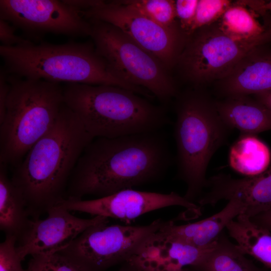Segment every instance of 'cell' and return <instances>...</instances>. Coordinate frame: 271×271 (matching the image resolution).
I'll list each match as a JSON object with an SVG mask.
<instances>
[{"instance_id":"obj_1","label":"cell","mask_w":271,"mask_h":271,"mask_svg":"<svg viewBox=\"0 0 271 271\" xmlns=\"http://www.w3.org/2000/svg\"><path fill=\"white\" fill-rule=\"evenodd\" d=\"M160 130L116 138H97L85 147L69 181L66 198L107 196L155 182L171 163Z\"/></svg>"},{"instance_id":"obj_2","label":"cell","mask_w":271,"mask_h":271,"mask_svg":"<svg viewBox=\"0 0 271 271\" xmlns=\"http://www.w3.org/2000/svg\"><path fill=\"white\" fill-rule=\"evenodd\" d=\"M93 139L64 103L53 126L15 166L11 178L32 219L40 218L65 199L75 165Z\"/></svg>"},{"instance_id":"obj_3","label":"cell","mask_w":271,"mask_h":271,"mask_svg":"<svg viewBox=\"0 0 271 271\" xmlns=\"http://www.w3.org/2000/svg\"><path fill=\"white\" fill-rule=\"evenodd\" d=\"M0 55L9 75L58 83L115 86L139 95L145 96L147 93L145 89L127 83L114 74L92 43L1 45Z\"/></svg>"},{"instance_id":"obj_4","label":"cell","mask_w":271,"mask_h":271,"mask_svg":"<svg viewBox=\"0 0 271 271\" xmlns=\"http://www.w3.org/2000/svg\"><path fill=\"white\" fill-rule=\"evenodd\" d=\"M63 95L94 139L160 130L169 122L162 107L118 86L67 83Z\"/></svg>"},{"instance_id":"obj_5","label":"cell","mask_w":271,"mask_h":271,"mask_svg":"<svg viewBox=\"0 0 271 271\" xmlns=\"http://www.w3.org/2000/svg\"><path fill=\"white\" fill-rule=\"evenodd\" d=\"M8 75L10 87L0 122V163L15 167L54 124L64 103L63 87Z\"/></svg>"},{"instance_id":"obj_6","label":"cell","mask_w":271,"mask_h":271,"mask_svg":"<svg viewBox=\"0 0 271 271\" xmlns=\"http://www.w3.org/2000/svg\"><path fill=\"white\" fill-rule=\"evenodd\" d=\"M176 112L177 177L187 186L184 197L195 203L205 188L209 162L225 144L231 129L220 117L216 103L197 91L179 96Z\"/></svg>"},{"instance_id":"obj_7","label":"cell","mask_w":271,"mask_h":271,"mask_svg":"<svg viewBox=\"0 0 271 271\" xmlns=\"http://www.w3.org/2000/svg\"><path fill=\"white\" fill-rule=\"evenodd\" d=\"M88 20L97 53L118 77L162 102L176 94L168 70L157 58L115 26L98 20Z\"/></svg>"},{"instance_id":"obj_8","label":"cell","mask_w":271,"mask_h":271,"mask_svg":"<svg viewBox=\"0 0 271 271\" xmlns=\"http://www.w3.org/2000/svg\"><path fill=\"white\" fill-rule=\"evenodd\" d=\"M270 42L271 27L256 37L239 39L213 24L187 38L176 65L194 83L223 79L245 57Z\"/></svg>"},{"instance_id":"obj_9","label":"cell","mask_w":271,"mask_h":271,"mask_svg":"<svg viewBox=\"0 0 271 271\" xmlns=\"http://www.w3.org/2000/svg\"><path fill=\"white\" fill-rule=\"evenodd\" d=\"M165 221L157 219L145 225H108L90 226L60 251L86 271H105L127 262Z\"/></svg>"},{"instance_id":"obj_10","label":"cell","mask_w":271,"mask_h":271,"mask_svg":"<svg viewBox=\"0 0 271 271\" xmlns=\"http://www.w3.org/2000/svg\"><path fill=\"white\" fill-rule=\"evenodd\" d=\"M86 19L110 24L157 58L169 70L174 66L187 37L179 30L165 28L120 1L80 11Z\"/></svg>"},{"instance_id":"obj_11","label":"cell","mask_w":271,"mask_h":271,"mask_svg":"<svg viewBox=\"0 0 271 271\" xmlns=\"http://www.w3.org/2000/svg\"><path fill=\"white\" fill-rule=\"evenodd\" d=\"M0 19L33 35L85 37L91 33L88 20L63 1L1 0Z\"/></svg>"},{"instance_id":"obj_12","label":"cell","mask_w":271,"mask_h":271,"mask_svg":"<svg viewBox=\"0 0 271 271\" xmlns=\"http://www.w3.org/2000/svg\"><path fill=\"white\" fill-rule=\"evenodd\" d=\"M57 205L69 211L128 221L146 213L172 206L184 207L199 214L200 207L177 193H161L127 189L91 200L65 198Z\"/></svg>"},{"instance_id":"obj_13","label":"cell","mask_w":271,"mask_h":271,"mask_svg":"<svg viewBox=\"0 0 271 271\" xmlns=\"http://www.w3.org/2000/svg\"><path fill=\"white\" fill-rule=\"evenodd\" d=\"M47 214L45 219H31L17 240V252L22 261L28 255L60 251L90 226L108 221V218L100 216L79 218L58 205Z\"/></svg>"},{"instance_id":"obj_14","label":"cell","mask_w":271,"mask_h":271,"mask_svg":"<svg viewBox=\"0 0 271 271\" xmlns=\"http://www.w3.org/2000/svg\"><path fill=\"white\" fill-rule=\"evenodd\" d=\"M205 188L207 192L197 201L200 206L236 200L244 206L242 214L250 218L271 207V163L264 172L253 177L235 179L224 174L212 176L207 179Z\"/></svg>"},{"instance_id":"obj_15","label":"cell","mask_w":271,"mask_h":271,"mask_svg":"<svg viewBox=\"0 0 271 271\" xmlns=\"http://www.w3.org/2000/svg\"><path fill=\"white\" fill-rule=\"evenodd\" d=\"M212 244L195 246L159 230L147 238L127 262L140 271H180L195 264Z\"/></svg>"},{"instance_id":"obj_16","label":"cell","mask_w":271,"mask_h":271,"mask_svg":"<svg viewBox=\"0 0 271 271\" xmlns=\"http://www.w3.org/2000/svg\"><path fill=\"white\" fill-rule=\"evenodd\" d=\"M244 206L236 200L228 201L218 213L192 223L176 225L172 221H165L160 229L168 236L199 247H206L215 242L227 225L242 214Z\"/></svg>"},{"instance_id":"obj_17","label":"cell","mask_w":271,"mask_h":271,"mask_svg":"<svg viewBox=\"0 0 271 271\" xmlns=\"http://www.w3.org/2000/svg\"><path fill=\"white\" fill-rule=\"evenodd\" d=\"M260 49L245 57L223 79V93L229 96L246 95L271 90V52Z\"/></svg>"},{"instance_id":"obj_18","label":"cell","mask_w":271,"mask_h":271,"mask_svg":"<svg viewBox=\"0 0 271 271\" xmlns=\"http://www.w3.org/2000/svg\"><path fill=\"white\" fill-rule=\"evenodd\" d=\"M246 96H229L216 103L222 120L230 128H236L243 134L254 135L271 130V113L256 99Z\"/></svg>"},{"instance_id":"obj_19","label":"cell","mask_w":271,"mask_h":271,"mask_svg":"<svg viewBox=\"0 0 271 271\" xmlns=\"http://www.w3.org/2000/svg\"><path fill=\"white\" fill-rule=\"evenodd\" d=\"M25 200L0 163V229L17 240L28 227L31 219Z\"/></svg>"},{"instance_id":"obj_20","label":"cell","mask_w":271,"mask_h":271,"mask_svg":"<svg viewBox=\"0 0 271 271\" xmlns=\"http://www.w3.org/2000/svg\"><path fill=\"white\" fill-rule=\"evenodd\" d=\"M189 267L196 271H268L249 259L223 232L206 253Z\"/></svg>"},{"instance_id":"obj_21","label":"cell","mask_w":271,"mask_h":271,"mask_svg":"<svg viewBox=\"0 0 271 271\" xmlns=\"http://www.w3.org/2000/svg\"><path fill=\"white\" fill-rule=\"evenodd\" d=\"M229 235L246 255L262 263L271 270V233L240 214L226 226Z\"/></svg>"},{"instance_id":"obj_22","label":"cell","mask_w":271,"mask_h":271,"mask_svg":"<svg viewBox=\"0 0 271 271\" xmlns=\"http://www.w3.org/2000/svg\"><path fill=\"white\" fill-rule=\"evenodd\" d=\"M228 162L237 173L253 177L268 168L271 152L268 146L254 135L243 134L230 147Z\"/></svg>"},{"instance_id":"obj_23","label":"cell","mask_w":271,"mask_h":271,"mask_svg":"<svg viewBox=\"0 0 271 271\" xmlns=\"http://www.w3.org/2000/svg\"><path fill=\"white\" fill-rule=\"evenodd\" d=\"M217 22L222 32L239 39L255 38L266 31L241 1L232 3Z\"/></svg>"},{"instance_id":"obj_24","label":"cell","mask_w":271,"mask_h":271,"mask_svg":"<svg viewBox=\"0 0 271 271\" xmlns=\"http://www.w3.org/2000/svg\"><path fill=\"white\" fill-rule=\"evenodd\" d=\"M120 2L165 28L180 30L176 21L175 1L126 0Z\"/></svg>"},{"instance_id":"obj_25","label":"cell","mask_w":271,"mask_h":271,"mask_svg":"<svg viewBox=\"0 0 271 271\" xmlns=\"http://www.w3.org/2000/svg\"><path fill=\"white\" fill-rule=\"evenodd\" d=\"M31 256L28 271H86L60 251Z\"/></svg>"},{"instance_id":"obj_26","label":"cell","mask_w":271,"mask_h":271,"mask_svg":"<svg viewBox=\"0 0 271 271\" xmlns=\"http://www.w3.org/2000/svg\"><path fill=\"white\" fill-rule=\"evenodd\" d=\"M232 4L228 0H198L189 36L198 29L217 22Z\"/></svg>"},{"instance_id":"obj_27","label":"cell","mask_w":271,"mask_h":271,"mask_svg":"<svg viewBox=\"0 0 271 271\" xmlns=\"http://www.w3.org/2000/svg\"><path fill=\"white\" fill-rule=\"evenodd\" d=\"M17 250V239L6 236L0 244V271H28L23 268Z\"/></svg>"},{"instance_id":"obj_28","label":"cell","mask_w":271,"mask_h":271,"mask_svg":"<svg viewBox=\"0 0 271 271\" xmlns=\"http://www.w3.org/2000/svg\"><path fill=\"white\" fill-rule=\"evenodd\" d=\"M198 0L175 1L176 20L181 32L188 38L195 16Z\"/></svg>"},{"instance_id":"obj_29","label":"cell","mask_w":271,"mask_h":271,"mask_svg":"<svg viewBox=\"0 0 271 271\" xmlns=\"http://www.w3.org/2000/svg\"><path fill=\"white\" fill-rule=\"evenodd\" d=\"M15 27L5 20L0 19V40L2 46L13 47L31 44L30 40L17 35Z\"/></svg>"},{"instance_id":"obj_30","label":"cell","mask_w":271,"mask_h":271,"mask_svg":"<svg viewBox=\"0 0 271 271\" xmlns=\"http://www.w3.org/2000/svg\"><path fill=\"white\" fill-rule=\"evenodd\" d=\"M8 73L5 68L1 69L0 73V122L5 116L10 84L8 80Z\"/></svg>"},{"instance_id":"obj_31","label":"cell","mask_w":271,"mask_h":271,"mask_svg":"<svg viewBox=\"0 0 271 271\" xmlns=\"http://www.w3.org/2000/svg\"><path fill=\"white\" fill-rule=\"evenodd\" d=\"M67 5L79 11L87 10L100 6L105 3L104 1H63Z\"/></svg>"},{"instance_id":"obj_32","label":"cell","mask_w":271,"mask_h":271,"mask_svg":"<svg viewBox=\"0 0 271 271\" xmlns=\"http://www.w3.org/2000/svg\"><path fill=\"white\" fill-rule=\"evenodd\" d=\"M250 219L253 222L271 233V207Z\"/></svg>"},{"instance_id":"obj_33","label":"cell","mask_w":271,"mask_h":271,"mask_svg":"<svg viewBox=\"0 0 271 271\" xmlns=\"http://www.w3.org/2000/svg\"><path fill=\"white\" fill-rule=\"evenodd\" d=\"M256 99L271 113V90L254 94Z\"/></svg>"},{"instance_id":"obj_34","label":"cell","mask_w":271,"mask_h":271,"mask_svg":"<svg viewBox=\"0 0 271 271\" xmlns=\"http://www.w3.org/2000/svg\"><path fill=\"white\" fill-rule=\"evenodd\" d=\"M117 271H140L130 263L126 262L122 263L120 268Z\"/></svg>"},{"instance_id":"obj_35","label":"cell","mask_w":271,"mask_h":271,"mask_svg":"<svg viewBox=\"0 0 271 271\" xmlns=\"http://www.w3.org/2000/svg\"><path fill=\"white\" fill-rule=\"evenodd\" d=\"M262 9L265 12L266 11H271V1L267 3L264 2L262 6Z\"/></svg>"},{"instance_id":"obj_36","label":"cell","mask_w":271,"mask_h":271,"mask_svg":"<svg viewBox=\"0 0 271 271\" xmlns=\"http://www.w3.org/2000/svg\"><path fill=\"white\" fill-rule=\"evenodd\" d=\"M180 271H196L191 268H184L183 269H182V270H181Z\"/></svg>"}]
</instances>
